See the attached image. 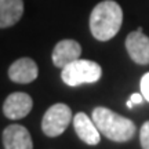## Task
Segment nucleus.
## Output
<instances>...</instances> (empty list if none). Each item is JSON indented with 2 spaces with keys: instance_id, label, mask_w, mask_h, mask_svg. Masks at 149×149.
<instances>
[{
  "instance_id": "nucleus-9",
  "label": "nucleus",
  "mask_w": 149,
  "mask_h": 149,
  "mask_svg": "<svg viewBox=\"0 0 149 149\" xmlns=\"http://www.w3.org/2000/svg\"><path fill=\"white\" fill-rule=\"evenodd\" d=\"M73 127L79 138L87 145H97L101 141V133L94 120L83 112H79L73 117Z\"/></svg>"
},
{
  "instance_id": "nucleus-1",
  "label": "nucleus",
  "mask_w": 149,
  "mask_h": 149,
  "mask_svg": "<svg viewBox=\"0 0 149 149\" xmlns=\"http://www.w3.org/2000/svg\"><path fill=\"white\" fill-rule=\"evenodd\" d=\"M122 7L113 0H104L93 8L90 15V31L100 42L115 37L122 28Z\"/></svg>"
},
{
  "instance_id": "nucleus-8",
  "label": "nucleus",
  "mask_w": 149,
  "mask_h": 149,
  "mask_svg": "<svg viewBox=\"0 0 149 149\" xmlns=\"http://www.w3.org/2000/svg\"><path fill=\"white\" fill-rule=\"evenodd\" d=\"M39 74V68L36 62L32 58H19L8 69V77L14 83H21V84H28L37 77Z\"/></svg>"
},
{
  "instance_id": "nucleus-4",
  "label": "nucleus",
  "mask_w": 149,
  "mask_h": 149,
  "mask_svg": "<svg viewBox=\"0 0 149 149\" xmlns=\"http://www.w3.org/2000/svg\"><path fill=\"white\" fill-rule=\"evenodd\" d=\"M72 120V111L65 104H55L44 113L42 130L47 137H58L64 133Z\"/></svg>"
},
{
  "instance_id": "nucleus-7",
  "label": "nucleus",
  "mask_w": 149,
  "mask_h": 149,
  "mask_svg": "<svg viewBox=\"0 0 149 149\" xmlns=\"http://www.w3.org/2000/svg\"><path fill=\"white\" fill-rule=\"evenodd\" d=\"M80 54H81V46L76 40L70 39L61 40L53 50V64L57 68L62 69L68 64L73 62L74 59H79Z\"/></svg>"
},
{
  "instance_id": "nucleus-3",
  "label": "nucleus",
  "mask_w": 149,
  "mask_h": 149,
  "mask_svg": "<svg viewBox=\"0 0 149 149\" xmlns=\"http://www.w3.org/2000/svg\"><path fill=\"white\" fill-rule=\"evenodd\" d=\"M101 66L90 59H74L62 68L61 77L68 86H80L87 83H95L101 79Z\"/></svg>"
},
{
  "instance_id": "nucleus-12",
  "label": "nucleus",
  "mask_w": 149,
  "mask_h": 149,
  "mask_svg": "<svg viewBox=\"0 0 149 149\" xmlns=\"http://www.w3.org/2000/svg\"><path fill=\"white\" fill-rule=\"evenodd\" d=\"M139 141L142 149H149V122H145L139 131Z\"/></svg>"
},
{
  "instance_id": "nucleus-6",
  "label": "nucleus",
  "mask_w": 149,
  "mask_h": 149,
  "mask_svg": "<svg viewBox=\"0 0 149 149\" xmlns=\"http://www.w3.org/2000/svg\"><path fill=\"white\" fill-rule=\"evenodd\" d=\"M32 107L33 101L26 93H13L6 98L3 112L6 117H8L11 120H18L29 115V112L32 111Z\"/></svg>"
},
{
  "instance_id": "nucleus-10",
  "label": "nucleus",
  "mask_w": 149,
  "mask_h": 149,
  "mask_svg": "<svg viewBox=\"0 0 149 149\" xmlns=\"http://www.w3.org/2000/svg\"><path fill=\"white\" fill-rule=\"evenodd\" d=\"M3 144L6 149H33L32 137L24 126L11 124L3 133Z\"/></svg>"
},
{
  "instance_id": "nucleus-13",
  "label": "nucleus",
  "mask_w": 149,
  "mask_h": 149,
  "mask_svg": "<svg viewBox=\"0 0 149 149\" xmlns=\"http://www.w3.org/2000/svg\"><path fill=\"white\" fill-rule=\"evenodd\" d=\"M141 94L144 95V100L149 102V72L145 73L141 79Z\"/></svg>"
},
{
  "instance_id": "nucleus-2",
  "label": "nucleus",
  "mask_w": 149,
  "mask_h": 149,
  "mask_svg": "<svg viewBox=\"0 0 149 149\" xmlns=\"http://www.w3.org/2000/svg\"><path fill=\"white\" fill-rule=\"evenodd\" d=\"M93 120L100 133L107 138L116 142H126L134 137L135 124L133 120L120 116L119 113L104 107H98L93 111Z\"/></svg>"
},
{
  "instance_id": "nucleus-11",
  "label": "nucleus",
  "mask_w": 149,
  "mask_h": 149,
  "mask_svg": "<svg viewBox=\"0 0 149 149\" xmlns=\"http://www.w3.org/2000/svg\"><path fill=\"white\" fill-rule=\"evenodd\" d=\"M24 14L22 0H0V28H10Z\"/></svg>"
},
{
  "instance_id": "nucleus-5",
  "label": "nucleus",
  "mask_w": 149,
  "mask_h": 149,
  "mask_svg": "<svg viewBox=\"0 0 149 149\" xmlns=\"http://www.w3.org/2000/svg\"><path fill=\"white\" fill-rule=\"evenodd\" d=\"M126 50L134 62L139 65L149 64V37L142 33V28H138L127 36Z\"/></svg>"
},
{
  "instance_id": "nucleus-15",
  "label": "nucleus",
  "mask_w": 149,
  "mask_h": 149,
  "mask_svg": "<svg viewBox=\"0 0 149 149\" xmlns=\"http://www.w3.org/2000/svg\"><path fill=\"white\" fill-rule=\"evenodd\" d=\"M126 105H127V108H128V109H131V108H133V105H134V104H133V102H131V101H130V100H128V101H127V104H126Z\"/></svg>"
},
{
  "instance_id": "nucleus-14",
  "label": "nucleus",
  "mask_w": 149,
  "mask_h": 149,
  "mask_svg": "<svg viewBox=\"0 0 149 149\" xmlns=\"http://www.w3.org/2000/svg\"><path fill=\"white\" fill-rule=\"evenodd\" d=\"M142 100H144V95H142L141 93H134V94H131V97H130V101L133 102L134 105L141 104V102H142Z\"/></svg>"
}]
</instances>
